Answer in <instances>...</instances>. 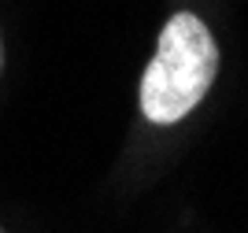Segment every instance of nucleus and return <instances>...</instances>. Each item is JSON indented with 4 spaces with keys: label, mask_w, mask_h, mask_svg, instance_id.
Listing matches in <instances>:
<instances>
[{
    "label": "nucleus",
    "mask_w": 248,
    "mask_h": 233,
    "mask_svg": "<svg viewBox=\"0 0 248 233\" xmlns=\"http://www.w3.org/2000/svg\"><path fill=\"white\" fill-rule=\"evenodd\" d=\"M0 74H4V37H0Z\"/></svg>",
    "instance_id": "nucleus-2"
},
{
    "label": "nucleus",
    "mask_w": 248,
    "mask_h": 233,
    "mask_svg": "<svg viewBox=\"0 0 248 233\" xmlns=\"http://www.w3.org/2000/svg\"><path fill=\"white\" fill-rule=\"evenodd\" d=\"M218 74V45L207 22L193 11H174L167 19L152 63L141 74V115L155 126L182 122Z\"/></svg>",
    "instance_id": "nucleus-1"
},
{
    "label": "nucleus",
    "mask_w": 248,
    "mask_h": 233,
    "mask_svg": "<svg viewBox=\"0 0 248 233\" xmlns=\"http://www.w3.org/2000/svg\"><path fill=\"white\" fill-rule=\"evenodd\" d=\"M0 233H4V230H0Z\"/></svg>",
    "instance_id": "nucleus-3"
}]
</instances>
